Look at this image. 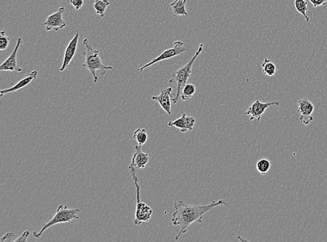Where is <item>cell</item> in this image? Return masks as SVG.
Returning <instances> with one entry per match:
<instances>
[{
  "label": "cell",
  "mask_w": 327,
  "mask_h": 242,
  "mask_svg": "<svg viewBox=\"0 0 327 242\" xmlns=\"http://www.w3.org/2000/svg\"><path fill=\"white\" fill-rule=\"evenodd\" d=\"M224 205L228 207V204L224 200L212 201L211 203L204 205H191L185 203L182 200H177L174 203L175 212L172 217L173 226H180V233L175 237V240H178L182 235L187 233L188 228L192 223H202L203 216L206 213L209 212L217 206Z\"/></svg>",
  "instance_id": "6da1fadb"
},
{
  "label": "cell",
  "mask_w": 327,
  "mask_h": 242,
  "mask_svg": "<svg viewBox=\"0 0 327 242\" xmlns=\"http://www.w3.org/2000/svg\"><path fill=\"white\" fill-rule=\"evenodd\" d=\"M203 47L204 44H200L195 55L192 57V59L187 64H186V65L182 66L180 69L173 73V76H172L171 79L170 80L169 83H174L177 86L176 94L172 98L173 103H178L179 100L181 98L182 90L185 88V85L188 83V78H190V75H191L193 63L195 59L199 57L201 52H202Z\"/></svg>",
  "instance_id": "7a4b0ae2"
},
{
  "label": "cell",
  "mask_w": 327,
  "mask_h": 242,
  "mask_svg": "<svg viewBox=\"0 0 327 242\" xmlns=\"http://www.w3.org/2000/svg\"><path fill=\"white\" fill-rule=\"evenodd\" d=\"M83 44L86 48V50L83 52V55L85 57L83 66L91 72L93 77V81L95 83H97L98 78L96 74V71H101L102 74L105 75L107 71L112 70L113 67L111 66L105 65L102 62L99 50L93 48L88 39L83 40Z\"/></svg>",
  "instance_id": "3957f363"
},
{
  "label": "cell",
  "mask_w": 327,
  "mask_h": 242,
  "mask_svg": "<svg viewBox=\"0 0 327 242\" xmlns=\"http://www.w3.org/2000/svg\"><path fill=\"white\" fill-rule=\"evenodd\" d=\"M80 211L81 210L78 208L69 209L67 206L59 205L54 217L48 222L44 223L42 225V229L39 233H36V232L34 233V237L37 239L40 238L47 228H50L54 225L59 224V223H69L74 219H78L79 218L78 217V214H79Z\"/></svg>",
  "instance_id": "277c9868"
},
{
  "label": "cell",
  "mask_w": 327,
  "mask_h": 242,
  "mask_svg": "<svg viewBox=\"0 0 327 242\" xmlns=\"http://www.w3.org/2000/svg\"><path fill=\"white\" fill-rule=\"evenodd\" d=\"M187 50H188V49L185 47V44H184V42H182V41H177V42H174V47L173 48L163 51L158 57L155 58L152 61L146 64L145 65L142 66V67L138 69V71H139L140 73H142L144 69H146V68L154 65V64H156V63L161 62V61H164L166 60V59L176 57V56L179 55V54L184 53V52L187 51Z\"/></svg>",
  "instance_id": "5b68a950"
},
{
  "label": "cell",
  "mask_w": 327,
  "mask_h": 242,
  "mask_svg": "<svg viewBox=\"0 0 327 242\" xmlns=\"http://www.w3.org/2000/svg\"><path fill=\"white\" fill-rule=\"evenodd\" d=\"M135 150L131 165L129 166V172L132 177L137 176L138 172L145 168L150 158L149 154L142 151L141 146L139 145L135 146Z\"/></svg>",
  "instance_id": "8992f818"
},
{
  "label": "cell",
  "mask_w": 327,
  "mask_h": 242,
  "mask_svg": "<svg viewBox=\"0 0 327 242\" xmlns=\"http://www.w3.org/2000/svg\"><path fill=\"white\" fill-rule=\"evenodd\" d=\"M272 105H279V101L267 102L263 103L260 100H256L248 106V110L245 112L244 115H250V121L256 119L258 122L261 120L262 116L265 113L266 110Z\"/></svg>",
  "instance_id": "52a82bcc"
},
{
  "label": "cell",
  "mask_w": 327,
  "mask_h": 242,
  "mask_svg": "<svg viewBox=\"0 0 327 242\" xmlns=\"http://www.w3.org/2000/svg\"><path fill=\"white\" fill-rule=\"evenodd\" d=\"M65 11V7L62 6L57 12L47 17L44 23L47 31L50 32L51 30L59 31V30H62L66 26L65 20L63 18V15Z\"/></svg>",
  "instance_id": "ba28073f"
},
{
  "label": "cell",
  "mask_w": 327,
  "mask_h": 242,
  "mask_svg": "<svg viewBox=\"0 0 327 242\" xmlns=\"http://www.w3.org/2000/svg\"><path fill=\"white\" fill-rule=\"evenodd\" d=\"M315 110V106L311 100L307 98H303L298 100V112L300 114V119L301 123L305 126L313 122V113Z\"/></svg>",
  "instance_id": "9c48e42d"
},
{
  "label": "cell",
  "mask_w": 327,
  "mask_h": 242,
  "mask_svg": "<svg viewBox=\"0 0 327 242\" xmlns=\"http://www.w3.org/2000/svg\"><path fill=\"white\" fill-rule=\"evenodd\" d=\"M22 44H23V39L21 38L17 39V44L14 50L10 54L7 59L0 66V71H17V72H21L23 71L22 68H20L18 65V63H17V52H18V49H19Z\"/></svg>",
  "instance_id": "30bf717a"
},
{
  "label": "cell",
  "mask_w": 327,
  "mask_h": 242,
  "mask_svg": "<svg viewBox=\"0 0 327 242\" xmlns=\"http://www.w3.org/2000/svg\"><path fill=\"white\" fill-rule=\"evenodd\" d=\"M78 41H79V32H78L77 29L76 35L71 39L69 45L66 47L65 52H64L62 66H61L60 69H59L61 72H63L64 70L69 68L70 63L72 61L75 54L76 53V51H77Z\"/></svg>",
  "instance_id": "8fae6325"
},
{
  "label": "cell",
  "mask_w": 327,
  "mask_h": 242,
  "mask_svg": "<svg viewBox=\"0 0 327 242\" xmlns=\"http://www.w3.org/2000/svg\"><path fill=\"white\" fill-rule=\"evenodd\" d=\"M152 213V209L145 202H137L135 220H134L136 226H139L143 223L148 222L151 219Z\"/></svg>",
  "instance_id": "7c38bea8"
},
{
  "label": "cell",
  "mask_w": 327,
  "mask_h": 242,
  "mask_svg": "<svg viewBox=\"0 0 327 242\" xmlns=\"http://www.w3.org/2000/svg\"><path fill=\"white\" fill-rule=\"evenodd\" d=\"M195 119L192 116H188L186 114H182V117L180 118L168 122V125L170 127H175L177 129H180L182 132L186 133L187 131H191L195 126Z\"/></svg>",
  "instance_id": "4fadbf2b"
},
{
  "label": "cell",
  "mask_w": 327,
  "mask_h": 242,
  "mask_svg": "<svg viewBox=\"0 0 327 242\" xmlns=\"http://www.w3.org/2000/svg\"><path fill=\"white\" fill-rule=\"evenodd\" d=\"M173 88H170V87H168V88L163 89L161 91V94H160L158 96H154L152 97V99L156 100L158 102V103L161 105L162 108L165 110L168 114V115H171V102L172 98V92H173Z\"/></svg>",
  "instance_id": "5bb4252c"
},
{
  "label": "cell",
  "mask_w": 327,
  "mask_h": 242,
  "mask_svg": "<svg viewBox=\"0 0 327 242\" xmlns=\"http://www.w3.org/2000/svg\"><path fill=\"white\" fill-rule=\"evenodd\" d=\"M38 73V71H37V70L32 71L30 74H28V76L24 78L23 79H22L21 81L18 82L17 84L13 85L11 88L1 90V91H0V97H3L5 95H6V94L14 93V92L18 91V90H20V89L25 88L27 85H30V83H31V82L35 81V80L37 79Z\"/></svg>",
  "instance_id": "9a60e30c"
},
{
  "label": "cell",
  "mask_w": 327,
  "mask_h": 242,
  "mask_svg": "<svg viewBox=\"0 0 327 242\" xmlns=\"http://www.w3.org/2000/svg\"><path fill=\"white\" fill-rule=\"evenodd\" d=\"M172 8L173 13L176 16H188L187 11V0H175L168 6V8Z\"/></svg>",
  "instance_id": "2e32d148"
},
{
  "label": "cell",
  "mask_w": 327,
  "mask_h": 242,
  "mask_svg": "<svg viewBox=\"0 0 327 242\" xmlns=\"http://www.w3.org/2000/svg\"><path fill=\"white\" fill-rule=\"evenodd\" d=\"M110 4L109 0H95L93 3V8L96 11V14H98L100 18H104L105 16V11Z\"/></svg>",
  "instance_id": "e0dca14e"
},
{
  "label": "cell",
  "mask_w": 327,
  "mask_h": 242,
  "mask_svg": "<svg viewBox=\"0 0 327 242\" xmlns=\"http://www.w3.org/2000/svg\"><path fill=\"white\" fill-rule=\"evenodd\" d=\"M262 73L268 76H274L277 72V66L270 59L266 57L262 64Z\"/></svg>",
  "instance_id": "ac0fdd59"
},
{
  "label": "cell",
  "mask_w": 327,
  "mask_h": 242,
  "mask_svg": "<svg viewBox=\"0 0 327 242\" xmlns=\"http://www.w3.org/2000/svg\"><path fill=\"white\" fill-rule=\"evenodd\" d=\"M294 1L296 11L301 13L304 17L306 22L308 23L310 21V18L306 14V12L308 10L307 1H306V0H294Z\"/></svg>",
  "instance_id": "d6986e66"
},
{
  "label": "cell",
  "mask_w": 327,
  "mask_h": 242,
  "mask_svg": "<svg viewBox=\"0 0 327 242\" xmlns=\"http://www.w3.org/2000/svg\"><path fill=\"white\" fill-rule=\"evenodd\" d=\"M196 92L195 85L187 83L183 88L182 92L181 98L183 100H188L193 97Z\"/></svg>",
  "instance_id": "ffe728a7"
},
{
  "label": "cell",
  "mask_w": 327,
  "mask_h": 242,
  "mask_svg": "<svg viewBox=\"0 0 327 242\" xmlns=\"http://www.w3.org/2000/svg\"><path fill=\"white\" fill-rule=\"evenodd\" d=\"M271 168V162L270 160L266 158H262L259 160L256 163V168L258 173L262 175H265L268 173Z\"/></svg>",
  "instance_id": "44dd1931"
},
{
  "label": "cell",
  "mask_w": 327,
  "mask_h": 242,
  "mask_svg": "<svg viewBox=\"0 0 327 242\" xmlns=\"http://www.w3.org/2000/svg\"><path fill=\"white\" fill-rule=\"evenodd\" d=\"M134 138L136 139L139 145L142 146L145 144L147 141L148 136L146 129H138L134 133Z\"/></svg>",
  "instance_id": "7402d4cb"
},
{
  "label": "cell",
  "mask_w": 327,
  "mask_h": 242,
  "mask_svg": "<svg viewBox=\"0 0 327 242\" xmlns=\"http://www.w3.org/2000/svg\"><path fill=\"white\" fill-rule=\"evenodd\" d=\"M10 38L6 36V32L2 30L0 33V50H6L9 44Z\"/></svg>",
  "instance_id": "603a6c76"
},
{
  "label": "cell",
  "mask_w": 327,
  "mask_h": 242,
  "mask_svg": "<svg viewBox=\"0 0 327 242\" xmlns=\"http://www.w3.org/2000/svg\"><path fill=\"white\" fill-rule=\"evenodd\" d=\"M67 2L68 4L72 5L73 7L76 8V11L81 9L84 4L83 0H67Z\"/></svg>",
  "instance_id": "cb8c5ba5"
},
{
  "label": "cell",
  "mask_w": 327,
  "mask_h": 242,
  "mask_svg": "<svg viewBox=\"0 0 327 242\" xmlns=\"http://www.w3.org/2000/svg\"><path fill=\"white\" fill-rule=\"evenodd\" d=\"M14 234H13V233H11V232H10V233H6L4 237H2V238H1V241L5 242H14Z\"/></svg>",
  "instance_id": "d4e9b609"
},
{
  "label": "cell",
  "mask_w": 327,
  "mask_h": 242,
  "mask_svg": "<svg viewBox=\"0 0 327 242\" xmlns=\"http://www.w3.org/2000/svg\"><path fill=\"white\" fill-rule=\"evenodd\" d=\"M30 231H25L23 233V235H20V236L18 237V238L15 239L14 242H26L27 240V238H28V237L30 236Z\"/></svg>",
  "instance_id": "484cf974"
},
{
  "label": "cell",
  "mask_w": 327,
  "mask_h": 242,
  "mask_svg": "<svg viewBox=\"0 0 327 242\" xmlns=\"http://www.w3.org/2000/svg\"><path fill=\"white\" fill-rule=\"evenodd\" d=\"M310 2L313 4L315 8L319 7L320 6H325L327 2V0H309Z\"/></svg>",
  "instance_id": "4316f807"
}]
</instances>
